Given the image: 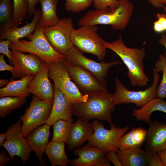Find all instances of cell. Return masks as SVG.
Returning a JSON list of instances; mask_svg holds the SVG:
<instances>
[{"label": "cell", "instance_id": "d590c367", "mask_svg": "<svg viewBox=\"0 0 166 166\" xmlns=\"http://www.w3.org/2000/svg\"><path fill=\"white\" fill-rule=\"evenodd\" d=\"M12 41L8 39L3 40L0 41V53L6 55L11 65H14L12 60L11 51L9 49V46Z\"/></svg>", "mask_w": 166, "mask_h": 166}, {"label": "cell", "instance_id": "484cf974", "mask_svg": "<svg viewBox=\"0 0 166 166\" xmlns=\"http://www.w3.org/2000/svg\"><path fill=\"white\" fill-rule=\"evenodd\" d=\"M65 142L61 141L49 142L45 153L52 166H67L70 160L67 156L65 148Z\"/></svg>", "mask_w": 166, "mask_h": 166}, {"label": "cell", "instance_id": "52a82bcc", "mask_svg": "<svg viewBox=\"0 0 166 166\" xmlns=\"http://www.w3.org/2000/svg\"><path fill=\"white\" fill-rule=\"evenodd\" d=\"M91 124L94 131L87 144L98 148L105 153L110 151L118 152L120 140L129 130V127H117L113 123L110 125V129H107L101 122L96 119L93 121Z\"/></svg>", "mask_w": 166, "mask_h": 166}, {"label": "cell", "instance_id": "b9f144b4", "mask_svg": "<svg viewBox=\"0 0 166 166\" xmlns=\"http://www.w3.org/2000/svg\"><path fill=\"white\" fill-rule=\"evenodd\" d=\"M153 29L157 33H160L165 31L160 21L158 19L153 23Z\"/></svg>", "mask_w": 166, "mask_h": 166}, {"label": "cell", "instance_id": "5bb4252c", "mask_svg": "<svg viewBox=\"0 0 166 166\" xmlns=\"http://www.w3.org/2000/svg\"><path fill=\"white\" fill-rule=\"evenodd\" d=\"M50 65L43 62L39 69L29 84L27 91L42 100L53 101L54 90L49 79Z\"/></svg>", "mask_w": 166, "mask_h": 166}, {"label": "cell", "instance_id": "603a6c76", "mask_svg": "<svg viewBox=\"0 0 166 166\" xmlns=\"http://www.w3.org/2000/svg\"><path fill=\"white\" fill-rule=\"evenodd\" d=\"M157 111L163 112L166 114V101L156 97L140 108L133 109L132 114L136 120L149 124L152 121L151 119L152 114Z\"/></svg>", "mask_w": 166, "mask_h": 166}, {"label": "cell", "instance_id": "60d3db41", "mask_svg": "<svg viewBox=\"0 0 166 166\" xmlns=\"http://www.w3.org/2000/svg\"><path fill=\"white\" fill-rule=\"evenodd\" d=\"M154 7L158 8H161L164 6L163 0H147Z\"/></svg>", "mask_w": 166, "mask_h": 166}, {"label": "cell", "instance_id": "4316f807", "mask_svg": "<svg viewBox=\"0 0 166 166\" xmlns=\"http://www.w3.org/2000/svg\"><path fill=\"white\" fill-rule=\"evenodd\" d=\"M59 0H40L41 11L38 24L44 28L57 24L60 19L57 13Z\"/></svg>", "mask_w": 166, "mask_h": 166}, {"label": "cell", "instance_id": "7dc6e473", "mask_svg": "<svg viewBox=\"0 0 166 166\" xmlns=\"http://www.w3.org/2000/svg\"><path fill=\"white\" fill-rule=\"evenodd\" d=\"M163 8H164V12H165V14H166V6H164Z\"/></svg>", "mask_w": 166, "mask_h": 166}, {"label": "cell", "instance_id": "8d00e7d4", "mask_svg": "<svg viewBox=\"0 0 166 166\" xmlns=\"http://www.w3.org/2000/svg\"><path fill=\"white\" fill-rule=\"evenodd\" d=\"M107 158L109 162L115 166H122L117 153L114 151H110L106 153Z\"/></svg>", "mask_w": 166, "mask_h": 166}, {"label": "cell", "instance_id": "74e56055", "mask_svg": "<svg viewBox=\"0 0 166 166\" xmlns=\"http://www.w3.org/2000/svg\"><path fill=\"white\" fill-rule=\"evenodd\" d=\"M147 166H163L160 158L157 152H153Z\"/></svg>", "mask_w": 166, "mask_h": 166}, {"label": "cell", "instance_id": "d6a6232c", "mask_svg": "<svg viewBox=\"0 0 166 166\" xmlns=\"http://www.w3.org/2000/svg\"><path fill=\"white\" fill-rule=\"evenodd\" d=\"M65 0V9L72 13H77L86 10L93 2V0Z\"/></svg>", "mask_w": 166, "mask_h": 166}, {"label": "cell", "instance_id": "e0dca14e", "mask_svg": "<svg viewBox=\"0 0 166 166\" xmlns=\"http://www.w3.org/2000/svg\"><path fill=\"white\" fill-rule=\"evenodd\" d=\"M94 131L89 121L79 118L72 126L66 142L70 151L74 149L88 141Z\"/></svg>", "mask_w": 166, "mask_h": 166}, {"label": "cell", "instance_id": "7bdbcfd3", "mask_svg": "<svg viewBox=\"0 0 166 166\" xmlns=\"http://www.w3.org/2000/svg\"><path fill=\"white\" fill-rule=\"evenodd\" d=\"M160 156L163 166H166V148L157 152Z\"/></svg>", "mask_w": 166, "mask_h": 166}, {"label": "cell", "instance_id": "3957f363", "mask_svg": "<svg viewBox=\"0 0 166 166\" xmlns=\"http://www.w3.org/2000/svg\"><path fill=\"white\" fill-rule=\"evenodd\" d=\"M134 6L130 0H119V5L115 9L110 8L103 10L87 11L79 20L78 24L110 25L115 30L125 28L132 14Z\"/></svg>", "mask_w": 166, "mask_h": 166}, {"label": "cell", "instance_id": "30bf717a", "mask_svg": "<svg viewBox=\"0 0 166 166\" xmlns=\"http://www.w3.org/2000/svg\"><path fill=\"white\" fill-rule=\"evenodd\" d=\"M44 28V33L47 40L59 53L65 55L74 45L71 40L72 33L74 29L72 18L60 19L56 24Z\"/></svg>", "mask_w": 166, "mask_h": 166}, {"label": "cell", "instance_id": "c3c4849f", "mask_svg": "<svg viewBox=\"0 0 166 166\" xmlns=\"http://www.w3.org/2000/svg\"><path fill=\"white\" fill-rule=\"evenodd\" d=\"M163 2L164 4L166 6V0H163Z\"/></svg>", "mask_w": 166, "mask_h": 166}, {"label": "cell", "instance_id": "44dd1931", "mask_svg": "<svg viewBox=\"0 0 166 166\" xmlns=\"http://www.w3.org/2000/svg\"><path fill=\"white\" fill-rule=\"evenodd\" d=\"M117 153L122 166H147L153 153L141 148L119 150Z\"/></svg>", "mask_w": 166, "mask_h": 166}, {"label": "cell", "instance_id": "7a4b0ae2", "mask_svg": "<svg viewBox=\"0 0 166 166\" xmlns=\"http://www.w3.org/2000/svg\"><path fill=\"white\" fill-rule=\"evenodd\" d=\"M87 94L85 101L73 104V115L87 121L96 119L112 124L111 113L116 105L113 94L100 91Z\"/></svg>", "mask_w": 166, "mask_h": 166}, {"label": "cell", "instance_id": "d4e9b609", "mask_svg": "<svg viewBox=\"0 0 166 166\" xmlns=\"http://www.w3.org/2000/svg\"><path fill=\"white\" fill-rule=\"evenodd\" d=\"M34 76L26 75L17 80H11L6 86L0 89V97L6 96L25 97L30 95L27 88Z\"/></svg>", "mask_w": 166, "mask_h": 166}, {"label": "cell", "instance_id": "cb8c5ba5", "mask_svg": "<svg viewBox=\"0 0 166 166\" xmlns=\"http://www.w3.org/2000/svg\"><path fill=\"white\" fill-rule=\"evenodd\" d=\"M147 130L139 127H133L121 137L118 145L119 150L141 148L145 143Z\"/></svg>", "mask_w": 166, "mask_h": 166}, {"label": "cell", "instance_id": "1f68e13d", "mask_svg": "<svg viewBox=\"0 0 166 166\" xmlns=\"http://www.w3.org/2000/svg\"><path fill=\"white\" fill-rule=\"evenodd\" d=\"M13 21L14 27H18L27 17L28 0H13Z\"/></svg>", "mask_w": 166, "mask_h": 166}, {"label": "cell", "instance_id": "2e32d148", "mask_svg": "<svg viewBox=\"0 0 166 166\" xmlns=\"http://www.w3.org/2000/svg\"><path fill=\"white\" fill-rule=\"evenodd\" d=\"M54 96L50 116L45 124L52 125L60 120L73 123V104L54 85Z\"/></svg>", "mask_w": 166, "mask_h": 166}, {"label": "cell", "instance_id": "f6af8a7d", "mask_svg": "<svg viewBox=\"0 0 166 166\" xmlns=\"http://www.w3.org/2000/svg\"><path fill=\"white\" fill-rule=\"evenodd\" d=\"M7 139L6 132L0 134V146L2 147L4 142Z\"/></svg>", "mask_w": 166, "mask_h": 166}, {"label": "cell", "instance_id": "d6986e66", "mask_svg": "<svg viewBox=\"0 0 166 166\" xmlns=\"http://www.w3.org/2000/svg\"><path fill=\"white\" fill-rule=\"evenodd\" d=\"M13 65L24 74L35 76L43 62L36 55L31 53L26 54L17 50H11Z\"/></svg>", "mask_w": 166, "mask_h": 166}, {"label": "cell", "instance_id": "ffe728a7", "mask_svg": "<svg viewBox=\"0 0 166 166\" xmlns=\"http://www.w3.org/2000/svg\"><path fill=\"white\" fill-rule=\"evenodd\" d=\"M51 125L45 124L34 129L26 137V140L32 151L38 160L42 162V156L45 153L49 143V133Z\"/></svg>", "mask_w": 166, "mask_h": 166}, {"label": "cell", "instance_id": "ee69618b", "mask_svg": "<svg viewBox=\"0 0 166 166\" xmlns=\"http://www.w3.org/2000/svg\"><path fill=\"white\" fill-rule=\"evenodd\" d=\"M159 42L160 45L164 47L166 51L164 53L166 56V34H163L161 35Z\"/></svg>", "mask_w": 166, "mask_h": 166}, {"label": "cell", "instance_id": "7402d4cb", "mask_svg": "<svg viewBox=\"0 0 166 166\" xmlns=\"http://www.w3.org/2000/svg\"><path fill=\"white\" fill-rule=\"evenodd\" d=\"M40 14V10H36L30 23L20 27H13L0 31V40L6 39L13 42L27 37L34 31Z\"/></svg>", "mask_w": 166, "mask_h": 166}, {"label": "cell", "instance_id": "ab89813d", "mask_svg": "<svg viewBox=\"0 0 166 166\" xmlns=\"http://www.w3.org/2000/svg\"><path fill=\"white\" fill-rule=\"evenodd\" d=\"M11 160V158L4 151L0 153V166H4Z\"/></svg>", "mask_w": 166, "mask_h": 166}, {"label": "cell", "instance_id": "f546056e", "mask_svg": "<svg viewBox=\"0 0 166 166\" xmlns=\"http://www.w3.org/2000/svg\"><path fill=\"white\" fill-rule=\"evenodd\" d=\"M73 123L60 120L53 125L52 141H61L66 143Z\"/></svg>", "mask_w": 166, "mask_h": 166}, {"label": "cell", "instance_id": "6da1fadb", "mask_svg": "<svg viewBox=\"0 0 166 166\" xmlns=\"http://www.w3.org/2000/svg\"><path fill=\"white\" fill-rule=\"evenodd\" d=\"M104 45L121 59L128 69L127 76L132 86L143 87L148 85L150 79L144 71V62L146 54L144 47H127L121 35L118 39L112 42L105 41Z\"/></svg>", "mask_w": 166, "mask_h": 166}, {"label": "cell", "instance_id": "5b68a950", "mask_svg": "<svg viewBox=\"0 0 166 166\" xmlns=\"http://www.w3.org/2000/svg\"><path fill=\"white\" fill-rule=\"evenodd\" d=\"M97 30L96 25L80 26L73 30L71 40L73 45L81 52L93 54L99 61H102L107 48L104 45L105 40L98 34Z\"/></svg>", "mask_w": 166, "mask_h": 166}, {"label": "cell", "instance_id": "8992f818", "mask_svg": "<svg viewBox=\"0 0 166 166\" xmlns=\"http://www.w3.org/2000/svg\"><path fill=\"white\" fill-rule=\"evenodd\" d=\"M153 81L151 86L144 90L132 91L129 90L118 78L115 80V90L113 94L116 105L132 103L140 108L156 97L160 75L154 68Z\"/></svg>", "mask_w": 166, "mask_h": 166}, {"label": "cell", "instance_id": "9a60e30c", "mask_svg": "<svg viewBox=\"0 0 166 166\" xmlns=\"http://www.w3.org/2000/svg\"><path fill=\"white\" fill-rule=\"evenodd\" d=\"M73 154L77 158L70 160L73 166H110L106 153L96 147L87 144L75 149Z\"/></svg>", "mask_w": 166, "mask_h": 166}, {"label": "cell", "instance_id": "4fadbf2b", "mask_svg": "<svg viewBox=\"0 0 166 166\" xmlns=\"http://www.w3.org/2000/svg\"><path fill=\"white\" fill-rule=\"evenodd\" d=\"M68 61L78 65L90 72L99 81L107 84L105 79L109 69L111 67L122 64L118 61L105 62L103 61L99 62L89 59L83 55L82 52L74 45L65 55Z\"/></svg>", "mask_w": 166, "mask_h": 166}, {"label": "cell", "instance_id": "83f0119b", "mask_svg": "<svg viewBox=\"0 0 166 166\" xmlns=\"http://www.w3.org/2000/svg\"><path fill=\"white\" fill-rule=\"evenodd\" d=\"M11 0H0V31L14 27Z\"/></svg>", "mask_w": 166, "mask_h": 166}, {"label": "cell", "instance_id": "7c38bea8", "mask_svg": "<svg viewBox=\"0 0 166 166\" xmlns=\"http://www.w3.org/2000/svg\"><path fill=\"white\" fill-rule=\"evenodd\" d=\"M63 62L71 78L83 94L97 91L108 92L107 84L99 81L89 71L65 58Z\"/></svg>", "mask_w": 166, "mask_h": 166}, {"label": "cell", "instance_id": "9c48e42d", "mask_svg": "<svg viewBox=\"0 0 166 166\" xmlns=\"http://www.w3.org/2000/svg\"><path fill=\"white\" fill-rule=\"evenodd\" d=\"M49 78L53 80L55 86L73 104L86 101L87 94H83L71 77L63 62L50 65Z\"/></svg>", "mask_w": 166, "mask_h": 166}, {"label": "cell", "instance_id": "836d02e7", "mask_svg": "<svg viewBox=\"0 0 166 166\" xmlns=\"http://www.w3.org/2000/svg\"><path fill=\"white\" fill-rule=\"evenodd\" d=\"M4 57V54L0 55V71H9L11 73L13 77L15 78H21L25 76L14 66L8 64L6 62Z\"/></svg>", "mask_w": 166, "mask_h": 166}, {"label": "cell", "instance_id": "f1b7e54d", "mask_svg": "<svg viewBox=\"0 0 166 166\" xmlns=\"http://www.w3.org/2000/svg\"><path fill=\"white\" fill-rule=\"evenodd\" d=\"M26 97L6 96L0 98V117L4 118L13 110L23 105Z\"/></svg>", "mask_w": 166, "mask_h": 166}, {"label": "cell", "instance_id": "277c9868", "mask_svg": "<svg viewBox=\"0 0 166 166\" xmlns=\"http://www.w3.org/2000/svg\"><path fill=\"white\" fill-rule=\"evenodd\" d=\"M44 28L37 23L33 34L27 37L29 41L22 39L12 42L9 46L11 50L33 54L43 62L49 65L57 62H63L65 57L55 50L49 43L44 33Z\"/></svg>", "mask_w": 166, "mask_h": 166}, {"label": "cell", "instance_id": "ba28073f", "mask_svg": "<svg viewBox=\"0 0 166 166\" xmlns=\"http://www.w3.org/2000/svg\"><path fill=\"white\" fill-rule=\"evenodd\" d=\"M53 101L41 99L34 95L24 113L19 117L22 122L21 129L26 137L35 128L46 123L52 110Z\"/></svg>", "mask_w": 166, "mask_h": 166}, {"label": "cell", "instance_id": "bcb514c9", "mask_svg": "<svg viewBox=\"0 0 166 166\" xmlns=\"http://www.w3.org/2000/svg\"><path fill=\"white\" fill-rule=\"evenodd\" d=\"M9 81L6 79H2L0 80V87H3L6 86Z\"/></svg>", "mask_w": 166, "mask_h": 166}, {"label": "cell", "instance_id": "f35d334b", "mask_svg": "<svg viewBox=\"0 0 166 166\" xmlns=\"http://www.w3.org/2000/svg\"><path fill=\"white\" fill-rule=\"evenodd\" d=\"M40 0H28V18L33 15L36 12V10L35 6L37 3L39 2Z\"/></svg>", "mask_w": 166, "mask_h": 166}, {"label": "cell", "instance_id": "8fae6325", "mask_svg": "<svg viewBox=\"0 0 166 166\" xmlns=\"http://www.w3.org/2000/svg\"><path fill=\"white\" fill-rule=\"evenodd\" d=\"M22 122L19 119L7 128L6 131L7 139L2 147L8 152L11 160L14 157H20L23 165L29 160L32 151L21 129Z\"/></svg>", "mask_w": 166, "mask_h": 166}, {"label": "cell", "instance_id": "4dcf8cb0", "mask_svg": "<svg viewBox=\"0 0 166 166\" xmlns=\"http://www.w3.org/2000/svg\"><path fill=\"white\" fill-rule=\"evenodd\" d=\"M159 57L154 68L158 72L162 73V77L157 88L156 97L163 99L166 98V56L164 53L160 54Z\"/></svg>", "mask_w": 166, "mask_h": 166}, {"label": "cell", "instance_id": "e575fe53", "mask_svg": "<svg viewBox=\"0 0 166 166\" xmlns=\"http://www.w3.org/2000/svg\"><path fill=\"white\" fill-rule=\"evenodd\" d=\"M95 10H103L110 8L115 9L119 5V0H93Z\"/></svg>", "mask_w": 166, "mask_h": 166}, {"label": "cell", "instance_id": "ac0fdd59", "mask_svg": "<svg viewBox=\"0 0 166 166\" xmlns=\"http://www.w3.org/2000/svg\"><path fill=\"white\" fill-rule=\"evenodd\" d=\"M147 130L145 150L157 152L166 148V124L157 121H151Z\"/></svg>", "mask_w": 166, "mask_h": 166}, {"label": "cell", "instance_id": "681fc988", "mask_svg": "<svg viewBox=\"0 0 166 166\" xmlns=\"http://www.w3.org/2000/svg\"><path fill=\"white\" fill-rule=\"evenodd\" d=\"M165 14V16H166V14Z\"/></svg>", "mask_w": 166, "mask_h": 166}]
</instances>
